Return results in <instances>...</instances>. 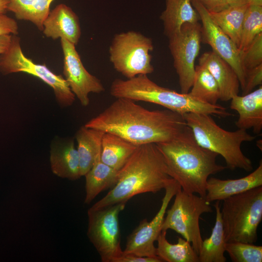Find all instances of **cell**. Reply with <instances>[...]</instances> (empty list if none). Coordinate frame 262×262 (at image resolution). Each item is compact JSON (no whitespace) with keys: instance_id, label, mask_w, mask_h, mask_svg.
<instances>
[{"instance_id":"52a82bcc","label":"cell","mask_w":262,"mask_h":262,"mask_svg":"<svg viewBox=\"0 0 262 262\" xmlns=\"http://www.w3.org/2000/svg\"><path fill=\"white\" fill-rule=\"evenodd\" d=\"M152 39L139 32L115 34L109 48V60L115 70L127 79L148 75L154 71Z\"/></svg>"},{"instance_id":"9a60e30c","label":"cell","mask_w":262,"mask_h":262,"mask_svg":"<svg viewBox=\"0 0 262 262\" xmlns=\"http://www.w3.org/2000/svg\"><path fill=\"white\" fill-rule=\"evenodd\" d=\"M43 34L54 40L66 39L76 46L81 36V28L79 17L66 5H57L43 22Z\"/></svg>"},{"instance_id":"7a4b0ae2","label":"cell","mask_w":262,"mask_h":262,"mask_svg":"<svg viewBox=\"0 0 262 262\" xmlns=\"http://www.w3.org/2000/svg\"><path fill=\"white\" fill-rule=\"evenodd\" d=\"M169 176L188 194L205 198L210 175L227 168L216 163V153L200 146L187 126L173 139L156 144Z\"/></svg>"},{"instance_id":"d590c367","label":"cell","mask_w":262,"mask_h":262,"mask_svg":"<svg viewBox=\"0 0 262 262\" xmlns=\"http://www.w3.org/2000/svg\"><path fill=\"white\" fill-rule=\"evenodd\" d=\"M12 34L0 36V54L4 52L9 46Z\"/></svg>"},{"instance_id":"9c48e42d","label":"cell","mask_w":262,"mask_h":262,"mask_svg":"<svg viewBox=\"0 0 262 262\" xmlns=\"http://www.w3.org/2000/svg\"><path fill=\"white\" fill-rule=\"evenodd\" d=\"M20 41L17 35L12 34L9 46L0 54V72L4 75L17 72L32 75L53 89L56 100L61 106L72 105L75 96L64 77L54 73L45 65L36 64L27 58L22 51Z\"/></svg>"},{"instance_id":"1f68e13d","label":"cell","mask_w":262,"mask_h":262,"mask_svg":"<svg viewBox=\"0 0 262 262\" xmlns=\"http://www.w3.org/2000/svg\"><path fill=\"white\" fill-rule=\"evenodd\" d=\"M262 84V64L246 71L245 84L242 95L246 94Z\"/></svg>"},{"instance_id":"836d02e7","label":"cell","mask_w":262,"mask_h":262,"mask_svg":"<svg viewBox=\"0 0 262 262\" xmlns=\"http://www.w3.org/2000/svg\"><path fill=\"white\" fill-rule=\"evenodd\" d=\"M209 12H216L227 8V0H197Z\"/></svg>"},{"instance_id":"603a6c76","label":"cell","mask_w":262,"mask_h":262,"mask_svg":"<svg viewBox=\"0 0 262 262\" xmlns=\"http://www.w3.org/2000/svg\"><path fill=\"white\" fill-rule=\"evenodd\" d=\"M118 171L103 163L100 155L98 156L91 168L84 175V203L89 204L99 193L113 187L117 181Z\"/></svg>"},{"instance_id":"44dd1931","label":"cell","mask_w":262,"mask_h":262,"mask_svg":"<svg viewBox=\"0 0 262 262\" xmlns=\"http://www.w3.org/2000/svg\"><path fill=\"white\" fill-rule=\"evenodd\" d=\"M104 133L100 130L88 128L84 125L77 131L75 137L82 176H84L91 168L100 155Z\"/></svg>"},{"instance_id":"ffe728a7","label":"cell","mask_w":262,"mask_h":262,"mask_svg":"<svg viewBox=\"0 0 262 262\" xmlns=\"http://www.w3.org/2000/svg\"><path fill=\"white\" fill-rule=\"evenodd\" d=\"M160 18L164 34L168 37L178 32L185 23L198 22L200 17L192 4V0H166L165 8Z\"/></svg>"},{"instance_id":"f35d334b","label":"cell","mask_w":262,"mask_h":262,"mask_svg":"<svg viewBox=\"0 0 262 262\" xmlns=\"http://www.w3.org/2000/svg\"><path fill=\"white\" fill-rule=\"evenodd\" d=\"M247 3L249 5L262 6V0H247Z\"/></svg>"},{"instance_id":"277c9868","label":"cell","mask_w":262,"mask_h":262,"mask_svg":"<svg viewBox=\"0 0 262 262\" xmlns=\"http://www.w3.org/2000/svg\"><path fill=\"white\" fill-rule=\"evenodd\" d=\"M110 93L115 98H125L161 105L182 115L196 113L227 117L232 115L218 104L211 105L200 101L189 93H179L159 85L147 75L131 79H116L111 83Z\"/></svg>"},{"instance_id":"e0dca14e","label":"cell","mask_w":262,"mask_h":262,"mask_svg":"<svg viewBox=\"0 0 262 262\" xmlns=\"http://www.w3.org/2000/svg\"><path fill=\"white\" fill-rule=\"evenodd\" d=\"M199 65L205 67L217 82L220 90V100H230L238 95L240 82L231 66L213 51L203 53L198 59Z\"/></svg>"},{"instance_id":"e575fe53","label":"cell","mask_w":262,"mask_h":262,"mask_svg":"<svg viewBox=\"0 0 262 262\" xmlns=\"http://www.w3.org/2000/svg\"><path fill=\"white\" fill-rule=\"evenodd\" d=\"M158 257H142L132 254H124L117 259L116 262H162Z\"/></svg>"},{"instance_id":"8992f818","label":"cell","mask_w":262,"mask_h":262,"mask_svg":"<svg viewBox=\"0 0 262 262\" xmlns=\"http://www.w3.org/2000/svg\"><path fill=\"white\" fill-rule=\"evenodd\" d=\"M222 201L220 211L226 242L256 243L262 219V186Z\"/></svg>"},{"instance_id":"ba28073f","label":"cell","mask_w":262,"mask_h":262,"mask_svg":"<svg viewBox=\"0 0 262 262\" xmlns=\"http://www.w3.org/2000/svg\"><path fill=\"white\" fill-rule=\"evenodd\" d=\"M174 196V203L166 211L162 230L172 229L180 234L198 255L203 241L199 218L202 214L213 212L210 203L195 194L185 192L180 186Z\"/></svg>"},{"instance_id":"5b68a950","label":"cell","mask_w":262,"mask_h":262,"mask_svg":"<svg viewBox=\"0 0 262 262\" xmlns=\"http://www.w3.org/2000/svg\"><path fill=\"white\" fill-rule=\"evenodd\" d=\"M211 115L196 113L183 115L197 143L221 155L227 168L231 170L238 168L246 172L252 170V163L242 152L241 145L245 142L254 140L255 136L241 129L226 131L218 126Z\"/></svg>"},{"instance_id":"cb8c5ba5","label":"cell","mask_w":262,"mask_h":262,"mask_svg":"<svg viewBox=\"0 0 262 262\" xmlns=\"http://www.w3.org/2000/svg\"><path fill=\"white\" fill-rule=\"evenodd\" d=\"M216 212L215 222L211 235L202 241L198 254L199 262H225L224 232L220 211V201L213 205Z\"/></svg>"},{"instance_id":"30bf717a","label":"cell","mask_w":262,"mask_h":262,"mask_svg":"<svg viewBox=\"0 0 262 262\" xmlns=\"http://www.w3.org/2000/svg\"><path fill=\"white\" fill-rule=\"evenodd\" d=\"M125 205L119 203L88 210L87 235L102 262H116L123 253L118 216Z\"/></svg>"},{"instance_id":"484cf974","label":"cell","mask_w":262,"mask_h":262,"mask_svg":"<svg viewBox=\"0 0 262 262\" xmlns=\"http://www.w3.org/2000/svg\"><path fill=\"white\" fill-rule=\"evenodd\" d=\"M54 0H7V11L13 12L19 20L33 23L42 31L43 22L50 12Z\"/></svg>"},{"instance_id":"f546056e","label":"cell","mask_w":262,"mask_h":262,"mask_svg":"<svg viewBox=\"0 0 262 262\" xmlns=\"http://www.w3.org/2000/svg\"><path fill=\"white\" fill-rule=\"evenodd\" d=\"M227 252L233 262H262V246L241 242H226Z\"/></svg>"},{"instance_id":"6da1fadb","label":"cell","mask_w":262,"mask_h":262,"mask_svg":"<svg viewBox=\"0 0 262 262\" xmlns=\"http://www.w3.org/2000/svg\"><path fill=\"white\" fill-rule=\"evenodd\" d=\"M84 126L117 135L138 146L168 141L187 125L183 115L171 110H149L132 100L116 98Z\"/></svg>"},{"instance_id":"7402d4cb","label":"cell","mask_w":262,"mask_h":262,"mask_svg":"<svg viewBox=\"0 0 262 262\" xmlns=\"http://www.w3.org/2000/svg\"><path fill=\"white\" fill-rule=\"evenodd\" d=\"M138 146L113 133L104 132L100 154L101 161L119 170L127 162Z\"/></svg>"},{"instance_id":"4fadbf2b","label":"cell","mask_w":262,"mask_h":262,"mask_svg":"<svg viewBox=\"0 0 262 262\" xmlns=\"http://www.w3.org/2000/svg\"><path fill=\"white\" fill-rule=\"evenodd\" d=\"M63 53V74L71 91L82 105L87 106L91 93L99 94L105 91L101 81L90 74L84 66L76 46L61 38Z\"/></svg>"},{"instance_id":"2e32d148","label":"cell","mask_w":262,"mask_h":262,"mask_svg":"<svg viewBox=\"0 0 262 262\" xmlns=\"http://www.w3.org/2000/svg\"><path fill=\"white\" fill-rule=\"evenodd\" d=\"M259 186H262V160L258 167L245 177L228 180L209 178L206 183L205 198L209 203L217 200L220 201Z\"/></svg>"},{"instance_id":"4dcf8cb0","label":"cell","mask_w":262,"mask_h":262,"mask_svg":"<svg viewBox=\"0 0 262 262\" xmlns=\"http://www.w3.org/2000/svg\"><path fill=\"white\" fill-rule=\"evenodd\" d=\"M242 65L246 72L262 64V33L243 50H240Z\"/></svg>"},{"instance_id":"83f0119b","label":"cell","mask_w":262,"mask_h":262,"mask_svg":"<svg viewBox=\"0 0 262 262\" xmlns=\"http://www.w3.org/2000/svg\"><path fill=\"white\" fill-rule=\"evenodd\" d=\"M189 93L196 98L211 105L220 99L218 85L210 71L204 66L197 65L192 87Z\"/></svg>"},{"instance_id":"5bb4252c","label":"cell","mask_w":262,"mask_h":262,"mask_svg":"<svg viewBox=\"0 0 262 262\" xmlns=\"http://www.w3.org/2000/svg\"><path fill=\"white\" fill-rule=\"evenodd\" d=\"M198 14L201 25V40L212 51L228 63L237 74L242 90L245 84L246 72L242 65L240 50L235 43L211 19L208 11L197 0H192Z\"/></svg>"},{"instance_id":"d4e9b609","label":"cell","mask_w":262,"mask_h":262,"mask_svg":"<svg viewBox=\"0 0 262 262\" xmlns=\"http://www.w3.org/2000/svg\"><path fill=\"white\" fill-rule=\"evenodd\" d=\"M166 231L162 230L156 240V254L162 262H199L198 256L189 241L179 237L177 243H170Z\"/></svg>"},{"instance_id":"3957f363","label":"cell","mask_w":262,"mask_h":262,"mask_svg":"<svg viewBox=\"0 0 262 262\" xmlns=\"http://www.w3.org/2000/svg\"><path fill=\"white\" fill-rule=\"evenodd\" d=\"M174 179L169 175L164 158L156 144L138 146L118 171L115 184L90 208L97 210L125 203L137 195L160 191Z\"/></svg>"},{"instance_id":"74e56055","label":"cell","mask_w":262,"mask_h":262,"mask_svg":"<svg viewBox=\"0 0 262 262\" xmlns=\"http://www.w3.org/2000/svg\"><path fill=\"white\" fill-rule=\"evenodd\" d=\"M7 0H0V14H5L7 11Z\"/></svg>"},{"instance_id":"d6a6232c","label":"cell","mask_w":262,"mask_h":262,"mask_svg":"<svg viewBox=\"0 0 262 262\" xmlns=\"http://www.w3.org/2000/svg\"><path fill=\"white\" fill-rule=\"evenodd\" d=\"M18 26L16 21L5 14H0V36L11 34L17 35Z\"/></svg>"},{"instance_id":"7c38bea8","label":"cell","mask_w":262,"mask_h":262,"mask_svg":"<svg viewBox=\"0 0 262 262\" xmlns=\"http://www.w3.org/2000/svg\"><path fill=\"white\" fill-rule=\"evenodd\" d=\"M180 186L174 180L165 188V194L158 212L151 221H148L147 219L141 221L128 236L123 254L158 257L154 243L162 231V226L167 207Z\"/></svg>"},{"instance_id":"8fae6325","label":"cell","mask_w":262,"mask_h":262,"mask_svg":"<svg viewBox=\"0 0 262 262\" xmlns=\"http://www.w3.org/2000/svg\"><path fill=\"white\" fill-rule=\"evenodd\" d=\"M201 25L186 23L170 36L168 48L173 66L178 76L180 92L188 93L192 87L195 72V62L200 50Z\"/></svg>"},{"instance_id":"d6986e66","label":"cell","mask_w":262,"mask_h":262,"mask_svg":"<svg viewBox=\"0 0 262 262\" xmlns=\"http://www.w3.org/2000/svg\"><path fill=\"white\" fill-rule=\"evenodd\" d=\"M50 162L52 172L59 177L75 180L82 177L79 155L73 139L53 144Z\"/></svg>"},{"instance_id":"f1b7e54d","label":"cell","mask_w":262,"mask_h":262,"mask_svg":"<svg viewBox=\"0 0 262 262\" xmlns=\"http://www.w3.org/2000/svg\"><path fill=\"white\" fill-rule=\"evenodd\" d=\"M262 33V6L248 5L245 14L238 49H246L252 40Z\"/></svg>"},{"instance_id":"ac0fdd59","label":"cell","mask_w":262,"mask_h":262,"mask_svg":"<svg viewBox=\"0 0 262 262\" xmlns=\"http://www.w3.org/2000/svg\"><path fill=\"white\" fill-rule=\"evenodd\" d=\"M230 109L239 115L235 125L238 129H252L259 134L262 130V86L246 94L233 96Z\"/></svg>"},{"instance_id":"8d00e7d4","label":"cell","mask_w":262,"mask_h":262,"mask_svg":"<svg viewBox=\"0 0 262 262\" xmlns=\"http://www.w3.org/2000/svg\"><path fill=\"white\" fill-rule=\"evenodd\" d=\"M228 5H242L247 3V0H227Z\"/></svg>"},{"instance_id":"4316f807","label":"cell","mask_w":262,"mask_h":262,"mask_svg":"<svg viewBox=\"0 0 262 262\" xmlns=\"http://www.w3.org/2000/svg\"><path fill=\"white\" fill-rule=\"evenodd\" d=\"M248 4L229 5L216 12H209L213 21L239 47L242 25Z\"/></svg>"}]
</instances>
